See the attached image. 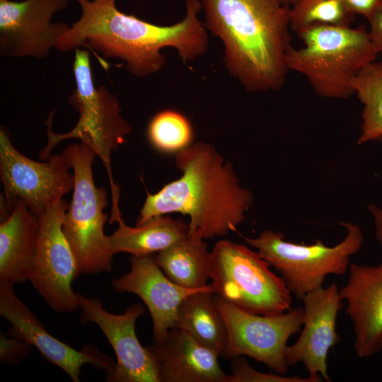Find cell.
<instances>
[{
	"instance_id": "1",
	"label": "cell",
	"mask_w": 382,
	"mask_h": 382,
	"mask_svg": "<svg viewBox=\"0 0 382 382\" xmlns=\"http://www.w3.org/2000/svg\"><path fill=\"white\" fill-rule=\"evenodd\" d=\"M81 13L59 39L61 52L88 48L106 59L124 62L138 78L159 71L166 62L161 53L175 48L184 63L204 54L209 40L207 28L198 18L199 0H186L184 18L170 25L154 24L120 11L116 0H76Z\"/></svg>"
},
{
	"instance_id": "2",
	"label": "cell",
	"mask_w": 382,
	"mask_h": 382,
	"mask_svg": "<svg viewBox=\"0 0 382 382\" xmlns=\"http://www.w3.org/2000/svg\"><path fill=\"white\" fill-rule=\"evenodd\" d=\"M182 175L155 194L147 192L136 225L156 216L179 212L190 216L188 234L202 239L236 231L253 203L233 168L209 144L197 142L178 151Z\"/></svg>"
},
{
	"instance_id": "3",
	"label": "cell",
	"mask_w": 382,
	"mask_h": 382,
	"mask_svg": "<svg viewBox=\"0 0 382 382\" xmlns=\"http://www.w3.org/2000/svg\"><path fill=\"white\" fill-rule=\"evenodd\" d=\"M204 26L224 45V62L250 92L277 91L291 47L290 6L282 0H199Z\"/></svg>"
},
{
	"instance_id": "4",
	"label": "cell",
	"mask_w": 382,
	"mask_h": 382,
	"mask_svg": "<svg viewBox=\"0 0 382 382\" xmlns=\"http://www.w3.org/2000/svg\"><path fill=\"white\" fill-rule=\"evenodd\" d=\"M298 36L304 46L289 50L287 69L305 76L315 92L325 98L350 97L354 93L352 80L378 55L363 27L317 25Z\"/></svg>"
},
{
	"instance_id": "5",
	"label": "cell",
	"mask_w": 382,
	"mask_h": 382,
	"mask_svg": "<svg viewBox=\"0 0 382 382\" xmlns=\"http://www.w3.org/2000/svg\"><path fill=\"white\" fill-rule=\"evenodd\" d=\"M73 62L76 87L70 94L69 103L79 113L73 129L64 134L52 131V114L48 118L47 143L40 158L47 160L51 151L60 141L76 138L91 147L102 161L108 175L112 190V205L119 202V188L114 183L111 168V154L127 141L132 132L129 123L122 117L117 98L105 86L94 82L90 60V50L77 49Z\"/></svg>"
},
{
	"instance_id": "6",
	"label": "cell",
	"mask_w": 382,
	"mask_h": 382,
	"mask_svg": "<svg viewBox=\"0 0 382 382\" xmlns=\"http://www.w3.org/2000/svg\"><path fill=\"white\" fill-rule=\"evenodd\" d=\"M74 171L73 196L65 213L63 231L75 257L78 275L110 272L114 254L104 227L108 215L106 190L95 184L92 166L96 154L83 142L62 151Z\"/></svg>"
},
{
	"instance_id": "7",
	"label": "cell",
	"mask_w": 382,
	"mask_h": 382,
	"mask_svg": "<svg viewBox=\"0 0 382 382\" xmlns=\"http://www.w3.org/2000/svg\"><path fill=\"white\" fill-rule=\"evenodd\" d=\"M211 284L215 294L254 314L275 316L291 309V296L282 277L247 246L221 240L211 252Z\"/></svg>"
},
{
	"instance_id": "8",
	"label": "cell",
	"mask_w": 382,
	"mask_h": 382,
	"mask_svg": "<svg viewBox=\"0 0 382 382\" xmlns=\"http://www.w3.org/2000/svg\"><path fill=\"white\" fill-rule=\"evenodd\" d=\"M345 238L336 245L327 246L320 240L311 245L286 241L283 234L264 231L256 238L245 237V242L281 274L288 289L302 300L310 291L323 286L328 274H345L349 258L361 248L364 234L357 224L342 222Z\"/></svg>"
},
{
	"instance_id": "9",
	"label": "cell",
	"mask_w": 382,
	"mask_h": 382,
	"mask_svg": "<svg viewBox=\"0 0 382 382\" xmlns=\"http://www.w3.org/2000/svg\"><path fill=\"white\" fill-rule=\"evenodd\" d=\"M214 299L227 330L222 357H248L275 373L284 374L289 366L286 360L287 342L291 335L301 332L303 308L262 316L239 309L218 295H214Z\"/></svg>"
},
{
	"instance_id": "10",
	"label": "cell",
	"mask_w": 382,
	"mask_h": 382,
	"mask_svg": "<svg viewBox=\"0 0 382 382\" xmlns=\"http://www.w3.org/2000/svg\"><path fill=\"white\" fill-rule=\"evenodd\" d=\"M62 153L39 162L28 158L12 144L5 127L0 129V175L4 197L10 212L21 200L38 219L74 188V175Z\"/></svg>"
},
{
	"instance_id": "11",
	"label": "cell",
	"mask_w": 382,
	"mask_h": 382,
	"mask_svg": "<svg viewBox=\"0 0 382 382\" xmlns=\"http://www.w3.org/2000/svg\"><path fill=\"white\" fill-rule=\"evenodd\" d=\"M68 204L63 199L38 218L37 247L30 282L56 312L79 308L78 294L71 286L78 277L76 260L63 231Z\"/></svg>"
},
{
	"instance_id": "12",
	"label": "cell",
	"mask_w": 382,
	"mask_h": 382,
	"mask_svg": "<svg viewBox=\"0 0 382 382\" xmlns=\"http://www.w3.org/2000/svg\"><path fill=\"white\" fill-rule=\"evenodd\" d=\"M83 322H93L112 347L117 361L106 373L113 382H161L158 364L149 346L139 342L135 332L137 319L145 311L139 303L129 306L122 314L106 311L101 301L78 294Z\"/></svg>"
},
{
	"instance_id": "13",
	"label": "cell",
	"mask_w": 382,
	"mask_h": 382,
	"mask_svg": "<svg viewBox=\"0 0 382 382\" xmlns=\"http://www.w3.org/2000/svg\"><path fill=\"white\" fill-rule=\"evenodd\" d=\"M69 0H0V55L47 57L69 26L52 22Z\"/></svg>"
},
{
	"instance_id": "14",
	"label": "cell",
	"mask_w": 382,
	"mask_h": 382,
	"mask_svg": "<svg viewBox=\"0 0 382 382\" xmlns=\"http://www.w3.org/2000/svg\"><path fill=\"white\" fill-rule=\"evenodd\" d=\"M0 314L11 323L8 335L35 347L49 362L62 369L74 382L81 367L90 364L106 373L115 362L93 346L79 351L49 333L38 318L16 295L13 284H0Z\"/></svg>"
},
{
	"instance_id": "15",
	"label": "cell",
	"mask_w": 382,
	"mask_h": 382,
	"mask_svg": "<svg viewBox=\"0 0 382 382\" xmlns=\"http://www.w3.org/2000/svg\"><path fill=\"white\" fill-rule=\"evenodd\" d=\"M304 308L303 328L298 340L286 349L289 365L302 363L313 382L331 381L327 358L330 349L340 342L336 320L343 303L335 283L316 289L302 299Z\"/></svg>"
},
{
	"instance_id": "16",
	"label": "cell",
	"mask_w": 382,
	"mask_h": 382,
	"mask_svg": "<svg viewBox=\"0 0 382 382\" xmlns=\"http://www.w3.org/2000/svg\"><path fill=\"white\" fill-rule=\"evenodd\" d=\"M129 272L112 282L114 289L138 296L148 308L153 323V342L164 341L175 328L178 308L189 295L201 291H214L208 284L200 289H187L172 282L156 262L153 255H132ZM215 293V292H214Z\"/></svg>"
},
{
	"instance_id": "17",
	"label": "cell",
	"mask_w": 382,
	"mask_h": 382,
	"mask_svg": "<svg viewBox=\"0 0 382 382\" xmlns=\"http://www.w3.org/2000/svg\"><path fill=\"white\" fill-rule=\"evenodd\" d=\"M348 270L340 294L347 301L345 313L353 324L355 353L359 358L370 357L382 349V262L349 264Z\"/></svg>"
},
{
	"instance_id": "18",
	"label": "cell",
	"mask_w": 382,
	"mask_h": 382,
	"mask_svg": "<svg viewBox=\"0 0 382 382\" xmlns=\"http://www.w3.org/2000/svg\"><path fill=\"white\" fill-rule=\"evenodd\" d=\"M149 347L158 364L161 382L227 381L220 356L180 329H170L163 342Z\"/></svg>"
},
{
	"instance_id": "19",
	"label": "cell",
	"mask_w": 382,
	"mask_h": 382,
	"mask_svg": "<svg viewBox=\"0 0 382 382\" xmlns=\"http://www.w3.org/2000/svg\"><path fill=\"white\" fill-rule=\"evenodd\" d=\"M39 235L38 219L21 200L0 224V284L30 280Z\"/></svg>"
},
{
	"instance_id": "20",
	"label": "cell",
	"mask_w": 382,
	"mask_h": 382,
	"mask_svg": "<svg viewBox=\"0 0 382 382\" xmlns=\"http://www.w3.org/2000/svg\"><path fill=\"white\" fill-rule=\"evenodd\" d=\"M118 228L108 241L115 255L128 253L134 256L151 255L158 253L188 234L189 225L180 219L163 215L151 218L134 227L127 226L122 216L118 218Z\"/></svg>"
},
{
	"instance_id": "21",
	"label": "cell",
	"mask_w": 382,
	"mask_h": 382,
	"mask_svg": "<svg viewBox=\"0 0 382 382\" xmlns=\"http://www.w3.org/2000/svg\"><path fill=\"white\" fill-rule=\"evenodd\" d=\"M153 257L175 284L187 289L206 286L211 277L212 255L202 238L187 234Z\"/></svg>"
},
{
	"instance_id": "22",
	"label": "cell",
	"mask_w": 382,
	"mask_h": 382,
	"mask_svg": "<svg viewBox=\"0 0 382 382\" xmlns=\"http://www.w3.org/2000/svg\"><path fill=\"white\" fill-rule=\"evenodd\" d=\"M214 295V291H201L187 296L178 308L175 328L222 357L227 330Z\"/></svg>"
},
{
	"instance_id": "23",
	"label": "cell",
	"mask_w": 382,
	"mask_h": 382,
	"mask_svg": "<svg viewBox=\"0 0 382 382\" xmlns=\"http://www.w3.org/2000/svg\"><path fill=\"white\" fill-rule=\"evenodd\" d=\"M352 85L364 105L358 144L382 140V64L374 62L365 66Z\"/></svg>"
},
{
	"instance_id": "24",
	"label": "cell",
	"mask_w": 382,
	"mask_h": 382,
	"mask_svg": "<svg viewBox=\"0 0 382 382\" xmlns=\"http://www.w3.org/2000/svg\"><path fill=\"white\" fill-rule=\"evenodd\" d=\"M354 19L342 0H295L290 6L289 26L297 35L317 25L350 27Z\"/></svg>"
},
{
	"instance_id": "25",
	"label": "cell",
	"mask_w": 382,
	"mask_h": 382,
	"mask_svg": "<svg viewBox=\"0 0 382 382\" xmlns=\"http://www.w3.org/2000/svg\"><path fill=\"white\" fill-rule=\"evenodd\" d=\"M147 136L156 149L164 153H178L190 146L193 129L183 114L168 109L157 112L151 118Z\"/></svg>"
},
{
	"instance_id": "26",
	"label": "cell",
	"mask_w": 382,
	"mask_h": 382,
	"mask_svg": "<svg viewBox=\"0 0 382 382\" xmlns=\"http://www.w3.org/2000/svg\"><path fill=\"white\" fill-rule=\"evenodd\" d=\"M226 382H313L311 378L300 376H284L275 373H262L255 370L244 358L233 359L231 374L228 375Z\"/></svg>"
},
{
	"instance_id": "27",
	"label": "cell",
	"mask_w": 382,
	"mask_h": 382,
	"mask_svg": "<svg viewBox=\"0 0 382 382\" xmlns=\"http://www.w3.org/2000/svg\"><path fill=\"white\" fill-rule=\"evenodd\" d=\"M1 335L0 358L3 363L16 364L21 361L30 351L28 343L8 335Z\"/></svg>"
},
{
	"instance_id": "28",
	"label": "cell",
	"mask_w": 382,
	"mask_h": 382,
	"mask_svg": "<svg viewBox=\"0 0 382 382\" xmlns=\"http://www.w3.org/2000/svg\"><path fill=\"white\" fill-rule=\"evenodd\" d=\"M346 7L354 14H359L369 21L382 10V0H342Z\"/></svg>"
},
{
	"instance_id": "29",
	"label": "cell",
	"mask_w": 382,
	"mask_h": 382,
	"mask_svg": "<svg viewBox=\"0 0 382 382\" xmlns=\"http://www.w3.org/2000/svg\"><path fill=\"white\" fill-rule=\"evenodd\" d=\"M369 23L370 38L378 54H382V10L376 13Z\"/></svg>"
},
{
	"instance_id": "30",
	"label": "cell",
	"mask_w": 382,
	"mask_h": 382,
	"mask_svg": "<svg viewBox=\"0 0 382 382\" xmlns=\"http://www.w3.org/2000/svg\"><path fill=\"white\" fill-rule=\"evenodd\" d=\"M368 210L373 217L376 238L382 245V209L371 204L369 205Z\"/></svg>"
},
{
	"instance_id": "31",
	"label": "cell",
	"mask_w": 382,
	"mask_h": 382,
	"mask_svg": "<svg viewBox=\"0 0 382 382\" xmlns=\"http://www.w3.org/2000/svg\"><path fill=\"white\" fill-rule=\"evenodd\" d=\"M282 1L284 4L291 6L295 0H282Z\"/></svg>"
}]
</instances>
